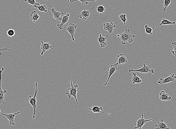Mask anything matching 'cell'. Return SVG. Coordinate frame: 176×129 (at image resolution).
<instances>
[{
    "label": "cell",
    "mask_w": 176,
    "mask_h": 129,
    "mask_svg": "<svg viewBox=\"0 0 176 129\" xmlns=\"http://www.w3.org/2000/svg\"><path fill=\"white\" fill-rule=\"evenodd\" d=\"M117 36L120 39L121 44L123 45H125L127 42L132 43L133 41V38L135 37L134 33L131 34L130 30L127 28L125 29L124 32L120 34H117Z\"/></svg>",
    "instance_id": "obj_1"
},
{
    "label": "cell",
    "mask_w": 176,
    "mask_h": 129,
    "mask_svg": "<svg viewBox=\"0 0 176 129\" xmlns=\"http://www.w3.org/2000/svg\"><path fill=\"white\" fill-rule=\"evenodd\" d=\"M70 82L71 84V87H69L68 88V90L70 91V92H66V94L67 95L68 97L70 99L71 98V96H73L76 99V103L78 104L76 95H77V91H78L79 86L77 84L73 85L72 84V80H70Z\"/></svg>",
    "instance_id": "obj_2"
},
{
    "label": "cell",
    "mask_w": 176,
    "mask_h": 129,
    "mask_svg": "<svg viewBox=\"0 0 176 129\" xmlns=\"http://www.w3.org/2000/svg\"><path fill=\"white\" fill-rule=\"evenodd\" d=\"M38 83L37 82L35 83V91L34 95L33 97H31V96H29V102L30 104L33 108V118H35V114L36 113V108L37 107V105L36 104V101H37V98H36V95L37 94V86Z\"/></svg>",
    "instance_id": "obj_3"
},
{
    "label": "cell",
    "mask_w": 176,
    "mask_h": 129,
    "mask_svg": "<svg viewBox=\"0 0 176 129\" xmlns=\"http://www.w3.org/2000/svg\"><path fill=\"white\" fill-rule=\"evenodd\" d=\"M132 72H140L141 73H151L154 74L155 73V71L153 68H152L151 66L150 65H147L144 64V66L142 68H139V69L133 70L130 69L128 70V72L129 73Z\"/></svg>",
    "instance_id": "obj_4"
},
{
    "label": "cell",
    "mask_w": 176,
    "mask_h": 129,
    "mask_svg": "<svg viewBox=\"0 0 176 129\" xmlns=\"http://www.w3.org/2000/svg\"><path fill=\"white\" fill-rule=\"evenodd\" d=\"M4 68L2 67V69L0 70V104H5L4 102V95L7 93V90H2V73L4 71Z\"/></svg>",
    "instance_id": "obj_5"
},
{
    "label": "cell",
    "mask_w": 176,
    "mask_h": 129,
    "mask_svg": "<svg viewBox=\"0 0 176 129\" xmlns=\"http://www.w3.org/2000/svg\"><path fill=\"white\" fill-rule=\"evenodd\" d=\"M138 120L137 121V126L134 128V129H141L143 126L145 124L148 122L154 121V119H146L144 118L143 111H142V117L141 118H139L138 116L137 117Z\"/></svg>",
    "instance_id": "obj_6"
},
{
    "label": "cell",
    "mask_w": 176,
    "mask_h": 129,
    "mask_svg": "<svg viewBox=\"0 0 176 129\" xmlns=\"http://www.w3.org/2000/svg\"><path fill=\"white\" fill-rule=\"evenodd\" d=\"M95 8L94 6H93L91 9L89 10H86V9H84L83 11H82L80 13L79 15H78V17L81 19V20L83 21L86 20L87 18H88L89 17L90 15V14L91 13L94 11H96L93 10V11H91V10H93Z\"/></svg>",
    "instance_id": "obj_7"
},
{
    "label": "cell",
    "mask_w": 176,
    "mask_h": 129,
    "mask_svg": "<svg viewBox=\"0 0 176 129\" xmlns=\"http://www.w3.org/2000/svg\"><path fill=\"white\" fill-rule=\"evenodd\" d=\"M119 65V64L118 63H116L114 64H111L109 69L108 70V72H109L108 78L106 82L104 84V86H106L111 76L118 69V67Z\"/></svg>",
    "instance_id": "obj_8"
},
{
    "label": "cell",
    "mask_w": 176,
    "mask_h": 129,
    "mask_svg": "<svg viewBox=\"0 0 176 129\" xmlns=\"http://www.w3.org/2000/svg\"><path fill=\"white\" fill-rule=\"evenodd\" d=\"M76 28H77V26L72 23L69 24L68 26L66 28L68 32L71 35L72 40L74 41H76V40L74 38V36Z\"/></svg>",
    "instance_id": "obj_9"
},
{
    "label": "cell",
    "mask_w": 176,
    "mask_h": 129,
    "mask_svg": "<svg viewBox=\"0 0 176 129\" xmlns=\"http://www.w3.org/2000/svg\"><path fill=\"white\" fill-rule=\"evenodd\" d=\"M176 79L175 74H173L166 78H161L158 82L159 84H163L175 81Z\"/></svg>",
    "instance_id": "obj_10"
},
{
    "label": "cell",
    "mask_w": 176,
    "mask_h": 129,
    "mask_svg": "<svg viewBox=\"0 0 176 129\" xmlns=\"http://www.w3.org/2000/svg\"><path fill=\"white\" fill-rule=\"evenodd\" d=\"M104 30L107 31L109 35L112 33L113 31L116 28V26L114 25L112 22H108L105 23L103 25Z\"/></svg>",
    "instance_id": "obj_11"
},
{
    "label": "cell",
    "mask_w": 176,
    "mask_h": 129,
    "mask_svg": "<svg viewBox=\"0 0 176 129\" xmlns=\"http://www.w3.org/2000/svg\"><path fill=\"white\" fill-rule=\"evenodd\" d=\"M20 111L17 112V113H12V114H4L2 113V115L5 116L6 118L8 119L9 121V123L11 125L15 126V118L17 115L20 114Z\"/></svg>",
    "instance_id": "obj_12"
},
{
    "label": "cell",
    "mask_w": 176,
    "mask_h": 129,
    "mask_svg": "<svg viewBox=\"0 0 176 129\" xmlns=\"http://www.w3.org/2000/svg\"><path fill=\"white\" fill-rule=\"evenodd\" d=\"M41 49L42 50L41 55H43V54L50 49H53V47L50 45L51 43H43V41H42L41 42Z\"/></svg>",
    "instance_id": "obj_13"
},
{
    "label": "cell",
    "mask_w": 176,
    "mask_h": 129,
    "mask_svg": "<svg viewBox=\"0 0 176 129\" xmlns=\"http://www.w3.org/2000/svg\"><path fill=\"white\" fill-rule=\"evenodd\" d=\"M70 14L67 13L66 15L64 16L63 17L62 19L61 23L60 24H57V26H58V28L60 30H63L64 28V25L68 21L69 17H70Z\"/></svg>",
    "instance_id": "obj_14"
},
{
    "label": "cell",
    "mask_w": 176,
    "mask_h": 129,
    "mask_svg": "<svg viewBox=\"0 0 176 129\" xmlns=\"http://www.w3.org/2000/svg\"><path fill=\"white\" fill-rule=\"evenodd\" d=\"M159 99L164 101H171L172 97L170 96L168 94L163 90L160 92L159 93Z\"/></svg>",
    "instance_id": "obj_15"
},
{
    "label": "cell",
    "mask_w": 176,
    "mask_h": 129,
    "mask_svg": "<svg viewBox=\"0 0 176 129\" xmlns=\"http://www.w3.org/2000/svg\"><path fill=\"white\" fill-rule=\"evenodd\" d=\"M155 126L156 129H171L170 128L168 127L167 124L164 122L162 119H160L159 121L157 122Z\"/></svg>",
    "instance_id": "obj_16"
},
{
    "label": "cell",
    "mask_w": 176,
    "mask_h": 129,
    "mask_svg": "<svg viewBox=\"0 0 176 129\" xmlns=\"http://www.w3.org/2000/svg\"><path fill=\"white\" fill-rule=\"evenodd\" d=\"M51 12L53 14V18L54 20H62V18L60 17V16L64 14L63 12L60 13V12L57 11H56V9L54 8H52L51 10Z\"/></svg>",
    "instance_id": "obj_17"
},
{
    "label": "cell",
    "mask_w": 176,
    "mask_h": 129,
    "mask_svg": "<svg viewBox=\"0 0 176 129\" xmlns=\"http://www.w3.org/2000/svg\"><path fill=\"white\" fill-rule=\"evenodd\" d=\"M108 36L109 35H108L106 37H105L102 36L101 34H99V38H98V39L100 46L101 49L102 48L105 47L107 44L106 42V39L107 38Z\"/></svg>",
    "instance_id": "obj_18"
},
{
    "label": "cell",
    "mask_w": 176,
    "mask_h": 129,
    "mask_svg": "<svg viewBox=\"0 0 176 129\" xmlns=\"http://www.w3.org/2000/svg\"><path fill=\"white\" fill-rule=\"evenodd\" d=\"M128 62V60L123 54L117 55V63L119 65L124 64Z\"/></svg>",
    "instance_id": "obj_19"
},
{
    "label": "cell",
    "mask_w": 176,
    "mask_h": 129,
    "mask_svg": "<svg viewBox=\"0 0 176 129\" xmlns=\"http://www.w3.org/2000/svg\"><path fill=\"white\" fill-rule=\"evenodd\" d=\"M87 109L89 110L92 111L94 113H104V114H108L109 115H111L110 114H108V113H105V112H102L101 111L102 110H103V108L102 107H99L97 106L93 105L92 108H89L88 107H86Z\"/></svg>",
    "instance_id": "obj_20"
},
{
    "label": "cell",
    "mask_w": 176,
    "mask_h": 129,
    "mask_svg": "<svg viewBox=\"0 0 176 129\" xmlns=\"http://www.w3.org/2000/svg\"><path fill=\"white\" fill-rule=\"evenodd\" d=\"M133 77L132 78V84H140L143 82L142 80L137 76V73H133Z\"/></svg>",
    "instance_id": "obj_21"
},
{
    "label": "cell",
    "mask_w": 176,
    "mask_h": 129,
    "mask_svg": "<svg viewBox=\"0 0 176 129\" xmlns=\"http://www.w3.org/2000/svg\"><path fill=\"white\" fill-rule=\"evenodd\" d=\"M30 15V19L33 20L34 23L35 22V21H37L40 17L39 15L37 14L36 11H35L31 12Z\"/></svg>",
    "instance_id": "obj_22"
},
{
    "label": "cell",
    "mask_w": 176,
    "mask_h": 129,
    "mask_svg": "<svg viewBox=\"0 0 176 129\" xmlns=\"http://www.w3.org/2000/svg\"><path fill=\"white\" fill-rule=\"evenodd\" d=\"M175 25L176 24V22H171L169 21V20H166V19L165 18H163L162 20L161 21V23L159 24L158 26H160V25Z\"/></svg>",
    "instance_id": "obj_23"
},
{
    "label": "cell",
    "mask_w": 176,
    "mask_h": 129,
    "mask_svg": "<svg viewBox=\"0 0 176 129\" xmlns=\"http://www.w3.org/2000/svg\"><path fill=\"white\" fill-rule=\"evenodd\" d=\"M33 8H37V9H38L41 12H45V13H47L48 9H47V7H46L45 5H40L39 6L35 5H33Z\"/></svg>",
    "instance_id": "obj_24"
},
{
    "label": "cell",
    "mask_w": 176,
    "mask_h": 129,
    "mask_svg": "<svg viewBox=\"0 0 176 129\" xmlns=\"http://www.w3.org/2000/svg\"><path fill=\"white\" fill-rule=\"evenodd\" d=\"M76 1H80L83 5H87L88 4V2H95L97 0H70V2L71 3L76 2Z\"/></svg>",
    "instance_id": "obj_25"
},
{
    "label": "cell",
    "mask_w": 176,
    "mask_h": 129,
    "mask_svg": "<svg viewBox=\"0 0 176 129\" xmlns=\"http://www.w3.org/2000/svg\"><path fill=\"white\" fill-rule=\"evenodd\" d=\"M26 2L27 4H29L31 5L39 6L40 5L39 3L36 2V0H24Z\"/></svg>",
    "instance_id": "obj_26"
},
{
    "label": "cell",
    "mask_w": 176,
    "mask_h": 129,
    "mask_svg": "<svg viewBox=\"0 0 176 129\" xmlns=\"http://www.w3.org/2000/svg\"><path fill=\"white\" fill-rule=\"evenodd\" d=\"M96 10L97 11L98 13H104L105 12L106 9L105 7L104 6L100 5L96 7Z\"/></svg>",
    "instance_id": "obj_27"
},
{
    "label": "cell",
    "mask_w": 176,
    "mask_h": 129,
    "mask_svg": "<svg viewBox=\"0 0 176 129\" xmlns=\"http://www.w3.org/2000/svg\"><path fill=\"white\" fill-rule=\"evenodd\" d=\"M145 31L147 34L152 35L153 29L149 27L147 25H145Z\"/></svg>",
    "instance_id": "obj_28"
},
{
    "label": "cell",
    "mask_w": 176,
    "mask_h": 129,
    "mask_svg": "<svg viewBox=\"0 0 176 129\" xmlns=\"http://www.w3.org/2000/svg\"><path fill=\"white\" fill-rule=\"evenodd\" d=\"M120 19L122 20L124 25H126V22L127 21V17L126 14H121L120 15L119 17Z\"/></svg>",
    "instance_id": "obj_29"
},
{
    "label": "cell",
    "mask_w": 176,
    "mask_h": 129,
    "mask_svg": "<svg viewBox=\"0 0 176 129\" xmlns=\"http://www.w3.org/2000/svg\"><path fill=\"white\" fill-rule=\"evenodd\" d=\"M15 31L12 29H10L7 31V34L8 37H12L15 36Z\"/></svg>",
    "instance_id": "obj_30"
},
{
    "label": "cell",
    "mask_w": 176,
    "mask_h": 129,
    "mask_svg": "<svg viewBox=\"0 0 176 129\" xmlns=\"http://www.w3.org/2000/svg\"><path fill=\"white\" fill-rule=\"evenodd\" d=\"M164 4L163 5V11H165L166 8L171 4V0H164Z\"/></svg>",
    "instance_id": "obj_31"
},
{
    "label": "cell",
    "mask_w": 176,
    "mask_h": 129,
    "mask_svg": "<svg viewBox=\"0 0 176 129\" xmlns=\"http://www.w3.org/2000/svg\"><path fill=\"white\" fill-rule=\"evenodd\" d=\"M172 45L173 46V50H171V53L173 55L176 57V42H173L172 43Z\"/></svg>",
    "instance_id": "obj_32"
},
{
    "label": "cell",
    "mask_w": 176,
    "mask_h": 129,
    "mask_svg": "<svg viewBox=\"0 0 176 129\" xmlns=\"http://www.w3.org/2000/svg\"><path fill=\"white\" fill-rule=\"evenodd\" d=\"M10 50V49H7V48H2V49H0V55H2V52L4 51L5 52L8 54V53L7 52V51H9Z\"/></svg>",
    "instance_id": "obj_33"
},
{
    "label": "cell",
    "mask_w": 176,
    "mask_h": 129,
    "mask_svg": "<svg viewBox=\"0 0 176 129\" xmlns=\"http://www.w3.org/2000/svg\"><path fill=\"white\" fill-rule=\"evenodd\" d=\"M2 113H1V109H0V114H2Z\"/></svg>",
    "instance_id": "obj_34"
},
{
    "label": "cell",
    "mask_w": 176,
    "mask_h": 129,
    "mask_svg": "<svg viewBox=\"0 0 176 129\" xmlns=\"http://www.w3.org/2000/svg\"><path fill=\"white\" fill-rule=\"evenodd\" d=\"M47 1H49V0H47Z\"/></svg>",
    "instance_id": "obj_35"
}]
</instances>
